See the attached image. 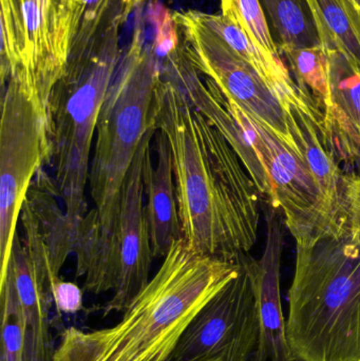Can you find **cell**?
I'll use <instances>...</instances> for the list:
<instances>
[{"label": "cell", "instance_id": "obj_7", "mask_svg": "<svg viewBox=\"0 0 360 361\" xmlns=\"http://www.w3.org/2000/svg\"><path fill=\"white\" fill-rule=\"evenodd\" d=\"M49 162L46 118L16 84L6 82L0 120V278L6 274L27 191Z\"/></svg>", "mask_w": 360, "mask_h": 361}, {"label": "cell", "instance_id": "obj_14", "mask_svg": "<svg viewBox=\"0 0 360 361\" xmlns=\"http://www.w3.org/2000/svg\"><path fill=\"white\" fill-rule=\"evenodd\" d=\"M328 54L329 97L318 108L340 166L360 176V66L337 51Z\"/></svg>", "mask_w": 360, "mask_h": 361}, {"label": "cell", "instance_id": "obj_9", "mask_svg": "<svg viewBox=\"0 0 360 361\" xmlns=\"http://www.w3.org/2000/svg\"><path fill=\"white\" fill-rule=\"evenodd\" d=\"M190 63L228 99L296 148L287 112L260 74L199 19L197 11L173 15Z\"/></svg>", "mask_w": 360, "mask_h": 361}, {"label": "cell", "instance_id": "obj_4", "mask_svg": "<svg viewBox=\"0 0 360 361\" xmlns=\"http://www.w3.org/2000/svg\"><path fill=\"white\" fill-rule=\"evenodd\" d=\"M287 335L296 361L360 360V244L349 231L297 246Z\"/></svg>", "mask_w": 360, "mask_h": 361}, {"label": "cell", "instance_id": "obj_20", "mask_svg": "<svg viewBox=\"0 0 360 361\" xmlns=\"http://www.w3.org/2000/svg\"><path fill=\"white\" fill-rule=\"evenodd\" d=\"M289 63L298 87L310 93L317 106L329 97V54L323 44L280 51Z\"/></svg>", "mask_w": 360, "mask_h": 361}, {"label": "cell", "instance_id": "obj_13", "mask_svg": "<svg viewBox=\"0 0 360 361\" xmlns=\"http://www.w3.org/2000/svg\"><path fill=\"white\" fill-rule=\"evenodd\" d=\"M266 206V241L258 260L260 336L249 361H296L290 348L287 320L281 307L280 269L285 246V221L277 208Z\"/></svg>", "mask_w": 360, "mask_h": 361}, {"label": "cell", "instance_id": "obj_2", "mask_svg": "<svg viewBox=\"0 0 360 361\" xmlns=\"http://www.w3.org/2000/svg\"><path fill=\"white\" fill-rule=\"evenodd\" d=\"M160 61L154 46L137 29L108 91L97 121L89 189L95 207L78 225L74 254L84 288L109 292L108 259L120 212V195L146 133L154 127Z\"/></svg>", "mask_w": 360, "mask_h": 361}, {"label": "cell", "instance_id": "obj_11", "mask_svg": "<svg viewBox=\"0 0 360 361\" xmlns=\"http://www.w3.org/2000/svg\"><path fill=\"white\" fill-rule=\"evenodd\" d=\"M8 280L23 307L25 322V361H53L55 349L51 333L52 286L56 278L48 248L39 240L15 235L10 259L0 283Z\"/></svg>", "mask_w": 360, "mask_h": 361}, {"label": "cell", "instance_id": "obj_1", "mask_svg": "<svg viewBox=\"0 0 360 361\" xmlns=\"http://www.w3.org/2000/svg\"><path fill=\"white\" fill-rule=\"evenodd\" d=\"M154 123L168 140L183 239L192 250L224 260L249 255L263 199L232 146L162 74Z\"/></svg>", "mask_w": 360, "mask_h": 361}, {"label": "cell", "instance_id": "obj_25", "mask_svg": "<svg viewBox=\"0 0 360 361\" xmlns=\"http://www.w3.org/2000/svg\"><path fill=\"white\" fill-rule=\"evenodd\" d=\"M351 4L355 6V8H359L360 10V0H350Z\"/></svg>", "mask_w": 360, "mask_h": 361}, {"label": "cell", "instance_id": "obj_22", "mask_svg": "<svg viewBox=\"0 0 360 361\" xmlns=\"http://www.w3.org/2000/svg\"><path fill=\"white\" fill-rule=\"evenodd\" d=\"M1 349L0 361H25V322L16 290L8 280L0 283Z\"/></svg>", "mask_w": 360, "mask_h": 361}, {"label": "cell", "instance_id": "obj_10", "mask_svg": "<svg viewBox=\"0 0 360 361\" xmlns=\"http://www.w3.org/2000/svg\"><path fill=\"white\" fill-rule=\"evenodd\" d=\"M156 131L151 127L146 133L123 186L118 225L108 259V288L113 295L104 309V317L113 312L124 313L150 280L154 257L144 204L143 173Z\"/></svg>", "mask_w": 360, "mask_h": 361}, {"label": "cell", "instance_id": "obj_12", "mask_svg": "<svg viewBox=\"0 0 360 361\" xmlns=\"http://www.w3.org/2000/svg\"><path fill=\"white\" fill-rule=\"evenodd\" d=\"M285 112L297 152L316 180L334 224L340 233H347L348 180L332 149L323 112L310 93L299 87L297 97L287 105Z\"/></svg>", "mask_w": 360, "mask_h": 361}, {"label": "cell", "instance_id": "obj_24", "mask_svg": "<svg viewBox=\"0 0 360 361\" xmlns=\"http://www.w3.org/2000/svg\"><path fill=\"white\" fill-rule=\"evenodd\" d=\"M348 180V227L355 242L360 244V176L347 175Z\"/></svg>", "mask_w": 360, "mask_h": 361}, {"label": "cell", "instance_id": "obj_17", "mask_svg": "<svg viewBox=\"0 0 360 361\" xmlns=\"http://www.w3.org/2000/svg\"><path fill=\"white\" fill-rule=\"evenodd\" d=\"M327 51L342 53L360 66V10L350 0H306Z\"/></svg>", "mask_w": 360, "mask_h": 361}, {"label": "cell", "instance_id": "obj_21", "mask_svg": "<svg viewBox=\"0 0 360 361\" xmlns=\"http://www.w3.org/2000/svg\"><path fill=\"white\" fill-rule=\"evenodd\" d=\"M221 14L242 27L263 52L281 59L260 0H221Z\"/></svg>", "mask_w": 360, "mask_h": 361}, {"label": "cell", "instance_id": "obj_3", "mask_svg": "<svg viewBox=\"0 0 360 361\" xmlns=\"http://www.w3.org/2000/svg\"><path fill=\"white\" fill-rule=\"evenodd\" d=\"M240 271L192 250L181 238L111 328L65 329L53 361H167L190 322Z\"/></svg>", "mask_w": 360, "mask_h": 361}, {"label": "cell", "instance_id": "obj_15", "mask_svg": "<svg viewBox=\"0 0 360 361\" xmlns=\"http://www.w3.org/2000/svg\"><path fill=\"white\" fill-rule=\"evenodd\" d=\"M156 163H152L151 150L144 166L146 214L149 225L150 239L154 258L166 257L171 246L183 238L178 207L173 158L168 140L162 131L154 135Z\"/></svg>", "mask_w": 360, "mask_h": 361}, {"label": "cell", "instance_id": "obj_19", "mask_svg": "<svg viewBox=\"0 0 360 361\" xmlns=\"http://www.w3.org/2000/svg\"><path fill=\"white\" fill-rule=\"evenodd\" d=\"M279 52L287 48L321 46L306 0H260Z\"/></svg>", "mask_w": 360, "mask_h": 361}, {"label": "cell", "instance_id": "obj_6", "mask_svg": "<svg viewBox=\"0 0 360 361\" xmlns=\"http://www.w3.org/2000/svg\"><path fill=\"white\" fill-rule=\"evenodd\" d=\"M80 0H1V84L13 82L44 118L71 56Z\"/></svg>", "mask_w": 360, "mask_h": 361}, {"label": "cell", "instance_id": "obj_8", "mask_svg": "<svg viewBox=\"0 0 360 361\" xmlns=\"http://www.w3.org/2000/svg\"><path fill=\"white\" fill-rule=\"evenodd\" d=\"M259 336L258 260L247 255L238 276L199 312L167 361H249Z\"/></svg>", "mask_w": 360, "mask_h": 361}, {"label": "cell", "instance_id": "obj_16", "mask_svg": "<svg viewBox=\"0 0 360 361\" xmlns=\"http://www.w3.org/2000/svg\"><path fill=\"white\" fill-rule=\"evenodd\" d=\"M197 15L207 27L260 74L280 99L285 109L295 99L298 94L297 84L281 59H274L263 52L242 27L223 14H205L197 11Z\"/></svg>", "mask_w": 360, "mask_h": 361}, {"label": "cell", "instance_id": "obj_18", "mask_svg": "<svg viewBox=\"0 0 360 361\" xmlns=\"http://www.w3.org/2000/svg\"><path fill=\"white\" fill-rule=\"evenodd\" d=\"M145 0H80L77 29L71 56L88 54L109 34L118 31L129 15Z\"/></svg>", "mask_w": 360, "mask_h": 361}, {"label": "cell", "instance_id": "obj_5", "mask_svg": "<svg viewBox=\"0 0 360 361\" xmlns=\"http://www.w3.org/2000/svg\"><path fill=\"white\" fill-rule=\"evenodd\" d=\"M120 59L116 31L85 56L70 59L49 101V164L54 171L57 195L74 235L88 214L86 187L93 137Z\"/></svg>", "mask_w": 360, "mask_h": 361}, {"label": "cell", "instance_id": "obj_23", "mask_svg": "<svg viewBox=\"0 0 360 361\" xmlns=\"http://www.w3.org/2000/svg\"><path fill=\"white\" fill-rule=\"evenodd\" d=\"M52 296L58 314H76L82 310V290L73 282L57 280L52 286Z\"/></svg>", "mask_w": 360, "mask_h": 361}]
</instances>
